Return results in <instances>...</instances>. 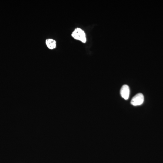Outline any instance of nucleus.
<instances>
[{
  "label": "nucleus",
  "instance_id": "nucleus-4",
  "mask_svg": "<svg viewBox=\"0 0 163 163\" xmlns=\"http://www.w3.org/2000/svg\"><path fill=\"white\" fill-rule=\"evenodd\" d=\"M46 44L48 48L50 50H53L56 48V41L53 39H50L46 40Z\"/></svg>",
  "mask_w": 163,
  "mask_h": 163
},
{
  "label": "nucleus",
  "instance_id": "nucleus-1",
  "mask_svg": "<svg viewBox=\"0 0 163 163\" xmlns=\"http://www.w3.org/2000/svg\"><path fill=\"white\" fill-rule=\"evenodd\" d=\"M72 36L74 39L81 41L82 43H86L87 41L85 32L81 29L79 28H77L75 29L74 32L72 34Z\"/></svg>",
  "mask_w": 163,
  "mask_h": 163
},
{
  "label": "nucleus",
  "instance_id": "nucleus-2",
  "mask_svg": "<svg viewBox=\"0 0 163 163\" xmlns=\"http://www.w3.org/2000/svg\"><path fill=\"white\" fill-rule=\"evenodd\" d=\"M144 101V97L143 95L141 93H139L132 98L131 101V104L134 106H139L142 104Z\"/></svg>",
  "mask_w": 163,
  "mask_h": 163
},
{
  "label": "nucleus",
  "instance_id": "nucleus-3",
  "mask_svg": "<svg viewBox=\"0 0 163 163\" xmlns=\"http://www.w3.org/2000/svg\"><path fill=\"white\" fill-rule=\"evenodd\" d=\"M121 95L124 99L127 100L130 95V90L129 86L127 85H123L121 89Z\"/></svg>",
  "mask_w": 163,
  "mask_h": 163
}]
</instances>
